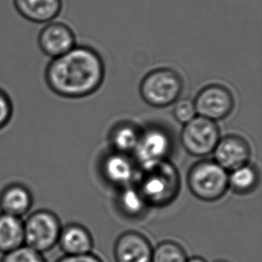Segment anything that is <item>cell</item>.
<instances>
[{
    "instance_id": "20",
    "label": "cell",
    "mask_w": 262,
    "mask_h": 262,
    "mask_svg": "<svg viewBox=\"0 0 262 262\" xmlns=\"http://www.w3.org/2000/svg\"><path fill=\"white\" fill-rule=\"evenodd\" d=\"M188 257L184 249L174 241H163L153 248L151 262H186Z\"/></svg>"
},
{
    "instance_id": "8",
    "label": "cell",
    "mask_w": 262,
    "mask_h": 262,
    "mask_svg": "<svg viewBox=\"0 0 262 262\" xmlns=\"http://www.w3.org/2000/svg\"><path fill=\"white\" fill-rule=\"evenodd\" d=\"M76 46L75 32L62 21H52L43 26L37 37V47L50 59L61 57Z\"/></svg>"
},
{
    "instance_id": "4",
    "label": "cell",
    "mask_w": 262,
    "mask_h": 262,
    "mask_svg": "<svg viewBox=\"0 0 262 262\" xmlns=\"http://www.w3.org/2000/svg\"><path fill=\"white\" fill-rule=\"evenodd\" d=\"M183 89V79L177 72L170 68H158L142 79L140 94L148 105L160 108L176 102Z\"/></svg>"
},
{
    "instance_id": "15",
    "label": "cell",
    "mask_w": 262,
    "mask_h": 262,
    "mask_svg": "<svg viewBox=\"0 0 262 262\" xmlns=\"http://www.w3.org/2000/svg\"><path fill=\"white\" fill-rule=\"evenodd\" d=\"M101 173L105 180L116 186H126L135 177L131 159L123 153H110L103 160Z\"/></svg>"
},
{
    "instance_id": "26",
    "label": "cell",
    "mask_w": 262,
    "mask_h": 262,
    "mask_svg": "<svg viewBox=\"0 0 262 262\" xmlns=\"http://www.w3.org/2000/svg\"><path fill=\"white\" fill-rule=\"evenodd\" d=\"M216 262H227V261H224V260H219V261Z\"/></svg>"
},
{
    "instance_id": "10",
    "label": "cell",
    "mask_w": 262,
    "mask_h": 262,
    "mask_svg": "<svg viewBox=\"0 0 262 262\" xmlns=\"http://www.w3.org/2000/svg\"><path fill=\"white\" fill-rule=\"evenodd\" d=\"M213 153L216 163L227 172H232L249 164L252 149L246 139L229 135L220 138Z\"/></svg>"
},
{
    "instance_id": "2",
    "label": "cell",
    "mask_w": 262,
    "mask_h": 262,
    "mask_svg": "<svg viewBox=\"0 0 262 262\" xmlns=\"http://www.w3.org/2000/svg\"><path fill=\"white\" fill-rule=\"evenodd\" d=\"M137 189L149 207L163 208L177 198L181 177L174 164L165 160L142 167Z\"/></svg>"
},
{
    "instance_id": "1",
    "label": "cell",
    "mask_w": 262,
    "mask_h": 262,
    "mask_svg": "<svg viewBox=\"0 0 262 262\" xmlns=\"http://www.w3.org/2000/svg\"><path fill=\"white\" fill-rule=\"evenodd\" d=\"M105 64L95 50L76 46L61 57L50 59L44 70V82L55 95L64 99H82L101 86Z\"/></svg>"
},
{
    "instance_id": "21",
    "label": "cell",
    "mask_w": 262,
    "mask_h": 262,
    "mask_svg": "<svg viewBox=\"0 0 262 262\" xmlns=\"http://www.w3.org/2000/svg\"><path fill=\"white\" fill-rule=\"evenodd\" d=\"M15 116L16 107L13 97L7 90L0 87V132L11 126Z\"/></svg>"
},
{
    "instance_id": "24",
    "label": "cell",
    "mask_w": 262,
    "mask_h": 262,
    "mask_svg": "<svg viewBox=\"0 0 262 262\" xmlns=\"http://www.w3.org/2000/svg\"><path fill=\"white\" fill-rule=\"evenodd\" d=\"M56 262H104L99 256L94 253H87L82 255H64Z\"/></svg>"
},
{
    "instance_id": "22",
    "label": "cell",
    "mask_w": 262,
    "mask_h": 262,
    "mask_svg": "<svg viewBox=\"0 0 262 262\" xmlns=\"http://www.w3.org/2000/svg\"><path fill=\"white\" fill-rule=\"evenodd\" d=\"M0 262H48L44 256L27 246H21L13 252L4 254Z\"/></svg>"
},
{
    "instance_id": "17",
    "label": "cell",
    "mask_w": 262,
    "mask_h": 262,
    "mask_svg": "<svg viewBox=\"0 0 262 262\" xmlns=\"http://www.w3.org/2000/svg\"><path fill=\"white\" fill-rule=\"evenodd\" d=\"M141 131L135 124L121 123L115 126L110 133V140L115 152L126 154L134 152L138 144Z\"/></svg>"
},
{
    "instance_id": "13",
    "label": "cell",
    "mask_w": 262,
    "mask_h": 262,
    "mask_svg": "<svg viewBox=\"0 0 262 262\" xmlns=\"http://www.w3.org/2000/svg\"><path fill=\"white\" fill-rule=\"evenodd\" d=\"M18 14L25 20L46 25L55 21L63 9V0H14Z\"/></svg>"
},
{
    "instance_id": "23",
    "label": "cell",
    "mask_w": 262,
    "mask_h": 262,
    "mask_svg": "<svg viewBox=\"0 0 262 262\" xmlns=\"http://www.w3.org/2000/svg\"><path fill=\"white\" fill-rule=\"evenodd\" d=\"M174 117L181 124H186L196 117L193 101L189 99H182L174 106Z\"/></svg>"
},
{
    "instance_id": "12",
    "label": "cell",
    "mask_w": 262,
    "mask_h": 262,
    "mask_svg": "<svg viewBox=\"0 0 262 262\" xmlns=\"http://www.w3.org/2000/svg\"><path fill=\"white\" fill-rule=\"evenodd\" d=\"M152 252L149 239L136 231L124 232L114 245L116 262H151Z\"/></svg>"
},
{
    "instance_id": "9",
    "label": "cell",
    "mask_w": 262,
    "mask_h": 262,
    "mask_svg": "<svg viewBox=\"0 0 262 262\" xmlns=\"http://www.w3.org/2000/svg\"><path fill=\"white\" fill-rule=\"evenodd\" d=\"M171 149L172 140L168 133L160 126H150L141 132L138 144L134 153L142 167L167 160Z\"/></svg>"
},
{
    "instance_id": "7",
    "label": "cell",
    "mask_w": 262,
    "mask_h": 262,
    "mask_svg": "<svg viewBox=\"0 0 262 262\" xmlns=\"http://www.w3.org/2000/svg\"><path fill=\"white\" fill-rule=\"evenodd\" d=\"M196 115L209 120H222L234 107V98L229 89L221 84H210L202 89L193 101Z\"/></svg>"
},
{
    "instance_id": "11",
    "label": "cell",
    "mask_w": 262,
    "mask_h": 262,
    "mask_svg": "<svg viewBox=\"0 0 262 262\" xmlns=\"http://www.w3.org/2000/svg\"><path fill=\"white\" fill-rule=\"evenodd\" d=\"M35 193L21 182H11L0 190V213L24 219L32 212Z\"/></svg>"
},
{
    "instance_id": "18",
    "label": "cell",
    "mask_w": 262,
    "mask_h": 262,
    "mask_svg": "<svg viewBox=\"0 0 262 262\" xmlns=\"http://www.w3.org/2000/svg\"><path fill=\"white\" fill-rule=\"evenodd\" d=\"M117 204L119 211L131 220L144 216L149 208L136 187L124 188L118 195Z\"/></svg>"
},
{
    "instance_id": "6",
    "label": "cell",
    "mask_w": 262,
    "mask_h": 262,
    "mask_svg": "<svg viewBox=\"0 0 262 262\" xmlns=\"http://www.w3.org/2000/svg\"><path fill=\"white\" fill-rule=\"evenodd\" d=\"M180 139L190 155L202 158L214 151L220 140V128L215 121L197 116L184 124Z\"/></svg>"
},
{
    "instance_id": "16",
    "label": "cell",
    "mask_w": 262,
    "mask_h": 262,
    "mask_svg": "<svg viewBox=\"0 0 262 262\" xmlns=\"http://www.w3.org/2000/svg\"><path fill=\"white\" fill-rule=\"evenodd\" d=\"M24 245V219L0 213V253L7 254Z\"/></svg>"
},
{
    "instance_id": "14",
    "label": "cell",
    "mask_w": 262,
    "mask_h": 262,
    "mask_svg": "<svg viewBox=\"0 0 262 262\" xmlns=\"http://www.w3.org/2000/svg\"><path fill=\"white\" fill-rule=\"evenodd\" d=\"M57 245L64 255H82L92 252L93 238L90 231L77 223L63 226Z\"/></svg>"
},
{
    "instance_id": "19",
    "label": "cell",
    "mask_w": 262,
    "mask_h": 262,
    "mask_svg": "<svg viewBox=\"0 0 262 262\" xmlns=\"http://www.w3.org/2000/svg\"><path fill=\"white\" fill-rule=\"evenodd\" d=\"M259 182V170L250 164L232 171L228 176L229 188L238 194L251 193L257 188Z\"/></svg>"
},
{
    "instance_id": "3",
    "label": "cell",
    "mask_w": 262,
    "mask_h": 262,
    "mask_svg": "<svg viewBox=\"0 0 262 262\" xmlns=\"http://www.w3.org/2000/svg\"><path fill=\"white\" fill-rule=\"evenodd\" d=\"M228 176V172L215 160H200L189 169L188 188L192 195L201 201L216 202L229 189Z\"/></svg>"
},
{
    "instance_id": "5",
    "label": "cell",
    "mask_w": 262,
    "mask_h": 262,
    "mask_svg": "<svg viewBox=\"0 0 262 262\" xmlns=\"http://www.w3.org/2000/svg\"><path fill=\"white\" fill-rule=\"evenodd\" d=\"M62 223L56 213L48 209L33 210L24 220L25 245L39 253L57 246Z\"/></svg>"
},
{
    "instance_id": "25",
    "label": "cell",
    "mask_w": 262,
    "mask_h": 262,
    "mask_svg": "<svg viewBox=\"0 0 262 262\" xmlns=\"http://www.w3.org/2000/svg\"><path fill=\"white\" fill-rule=\"evenodd\" d=\"M186 262H207V260L202 258V257L194 256V257H191L190 259H187V261Z\"/></svg>"
}]
</instances>
